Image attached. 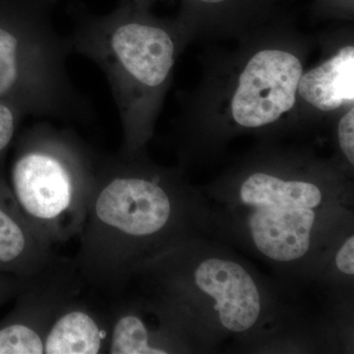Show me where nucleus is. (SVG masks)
<instances>
[{
  "instance_id": "1",
  "label": "nucleus",
  "mask_w": 354,
  "mask_h": 354,
  "mask_svg": "<svg viewBox=\"0 0 354 354\" xmlns=\"http://www.w3.org/2000/svg\"><path fill=\"white\" fill-rule=\"evenodd\" d=\"M199 190L205 235L268 266L293 292L317 283L354 230L353 177L332 158L277 140L261 141Z\"/></svg>"
},
{
  "instance_id": "2",
  "label": "nucleus",
  "mask_w": 354,
  "mask_h": 354,
  "mask_svg": "<svg viewBox=\"0 0 354 354\" xmlns=\"http://www.w3.org/2000/svg\"><path fill=\"white\" fill-rule=\"evenodd\" d=\"M130 285L174 317L195 353H216L227 342L249 353L320 351V320L310 316L301 295L206 235L147 261Z\"/></svg>"
},
{
  "instance_id": "3",
  "label": "nucleus",
  "mask_w": 354,
  "mask_h": 354,
  "mask_svg": "<svg viewBox=\"0 0 354 354\" xmlns=\"http://www.w3.org/2000/svg\"><path fill=\"white\" fill-rule=\"evenodd\" d=\"M184 171L146 151L100 158L73 264L85 283L120 295L140 266L205 235L204 200Z\"/></svg>"
},
{
  "instance_id": "4",
  "label": "nucleus",
  "mask_w": 354,
  "mask_h": 354,
  "mask_svg": "<svg viewBox=\"0 0 354 354\" xmlns=\"http://www.w3.org/2000/svg\"><path fill=\"white\" fill-rule=\"evenodd\" d=\"M285 20L243 37L215 62L177 127L180 167L218 157L232 139L278 140L307 123L297 95L307 44Z\"/></svg>"
},
{
  "instance_id": "5",
  "label": "nucleus",
  "mask_w": 354,
  "mask_h": 354,
  "mask_svg": "<svg viewBox=\"0 0 354 354\" xmlns=\"http://www.w3.org/2000/svg\"><path fill=\"white\" fill-rule=\"evenodd\" d=\"M143 0H121L104 15L84 16L69 37L72 51L104 72L122 127L120 153L144 152L171 86L187 35L176 19L151 12Z\"/></svg>"
},
{
  "instance_id": "6",
  "label": "nucleus",
  "mask_w": 354,
  "mask_h": 354,
  "mask_svg": "<svg viewBox=\"0 0 354 354\" xmlns=\"http://www.w3.org/2000/svg\"><path fill=\"white\" fill-rule=\"evenodd\" d=\"M100 158L71 129L48 122L16 142L8 186L26 221L55 247L78 237L97 180Z\"/></svg>"
},
{
  "instance_id": "7",
  "label": "nucleus",
  "mask_w": 354,
  "mask_h": 354,
  "mask_svg": "<svg viewBox=\"0 0 354 354\" xmlns=\"http://www.w3.org/2000/svg\"><path fill=\"white\" fill-rule=\"evenodd\" d=\"M53 3L0 1V100L24 115L82 120L88 108L68 76L71 46L53 24Z\"/></svg>"
},
{
  "instance_id": "8",
  "label": "nucleus",
  "mask_w": 354,
  "mask_h": 354,
  "mask_svg": "<svg viewBox=\"0 0 354 354\" xmlns=\"http://www.w3.org/2000/svg\"><path fill=\"white\" fill-rule=\"evenodd\" d=\"M72 272L57 259L26 281L13 309L0 321V354H44V337L53 317L77 293Z\"/></svg>"
},
{
  "instance_id": "9",
  "label": "nucleus",
  "mask_w": 354,
  "mask_h": 354,
  "mask_svg": "<svg viewBox=\"0 0 354 354\" xmlns=\"http://www.w3.org/2000/svg\"><path fill=\"white\" fill-rule=\"evenodd\" d=\"M109 354L195 353L174 317L153 298L137 292L109 309Z\"/></svg>"
},
{
  "instance_id": "10",
  "label": "nucleus",
  "mask_w": 354,
  "mask_h": 354,
  "mask_svg": "<svg viewBox=\"0 0 354 354\" xmlns=\"http://www.w3.org/2000/svg\"><path fill=\"white\" fill-rule=\"evenodd\" d=\"M176 20L189 41L195 35L247 36L283 21L285 0H179Z\"/></svg>"
},
{
  "instance_id": "11",
  "label": "nucleus",
  "mask_w": 354,
  "mask_h": 354,
  "mask_svg": "<svg viewBox=\"0 0 354 354\" xmlns=\"http://www.w3.org/2000/svg\"><path fill=\"white\" fill-rule=\"evenodd\" d=\"M297 95L302 111L308 122L319 116L337 118L354 106V44L346 41L335 44L313 68L304 71L297 86Z\"/></svg>"
},
{
  "instance_id": "12",
  "label": "nucleus",
  "mask_w": 354,
  "mask_h": 354,
  "mask_svg": "<svg viewBox=\"0 0 354 354\" xmlns=\"http://www.w3.org/2000/svg\"><path fill=\"white\" fill-rule=\"evenodd\" d=\"M57 261L53 247L26 221L0 172V272L31 279Z\"/></svg>"
},
{
  "instance_id": "13",
  "label": "nucleus",
  "mask_w": 354,
  "mask_h": 354,
  "mask_svg": "<svg viewBox=\"0 0 354 354\" xmlns=\"http://www.w3.org/2000/svg\"><path fill=\"white\" fill-rule=\"evenodd\" d=\"M109 339V310L77 299L76 293L53 317L44 337V354L106 353Z\"/></svg>"
},
{
  "instance_id": "14",
  "label": "nucleus",
  "mask_w": 354,
  "mask_h": 354,
  "mask_svg": "<svg viewBox=\"0 0 354 354\" xmlns=\"http://www.w3.org/2000/svg\"><path fill=\"white\" fill-rule=\"evenodd\" d=\"M335 120V164L353 177L354 169V106L339 114Z\"/></svg>"
},
{
  "instance_id": "15",
  "label": "nucleus",
  "mask_w": 354,
  "mask_h": 354,
  "mask_svg": "<svg viewBox=\"0 0 354 354\" xmlns=\"http://www.w3.org/2000/svg\"><path fill=\"white\" fill-rule=\"evenodd\" d=\"M23 116L22 111L0 100V171L9 147L12 144Z\"/></svg>"
},
{
  "instance_id": "16",
  "label": "nucleus",
  "mask_w": 354,
  "mask_h": 354,
  "mask_svg": "<svg viewBox=\"0 0 354 354\" xmlns=\"http://www.w3.org/2000/svg\"><path fill=\"white\" fill-rule=\"evenodd\" d=\"M313 10L319 17L351 19L354 0H314Z\"/></svg>"
},
{
  "instance_id": "17",
  "label": "nucleus",
  "mask_w": 354,
  "mask_h": 354,
  "mask_svg": "<svg viewBox=\"0 0 354 354\" xmlns=\"http://www.w3.org/2000/svg\"><path fill=\"white\" fill-rule=\"evenodd\" d=\"M27 279L0 272V307L17 295Z\"/></svg>"
},
{
  "instance_id": "18",
  "label": "nucleus",
  "mask_w": 354,
  "mask_h": 354,
  "mask_svg": "<svg viewBox=\"0 0 354 354\" xmlns=\"http://www.w3.org/2000/svg\"><path fill=\"white\" fill-rule=\"evenodd\" d=\"M143 1L148 2V3H150L151 6H153V3L156 1V0H143Z\"/></svg>"
},
{
  "instance_id": "19",
  "label": "nucleus",
  "mask_w": 354,
  "mask_h": 354,
  "mask_svg": "<svg viewBox=\"0 0 354 354\" xmlns=\"http://www.w3.org/2000/svg\"><path fill=\"white\" fill-rule=\"evenodd\" d=\"M51 1H53V2H55H55H57V0H51Z\"/></svg>"
}]
</instances>
